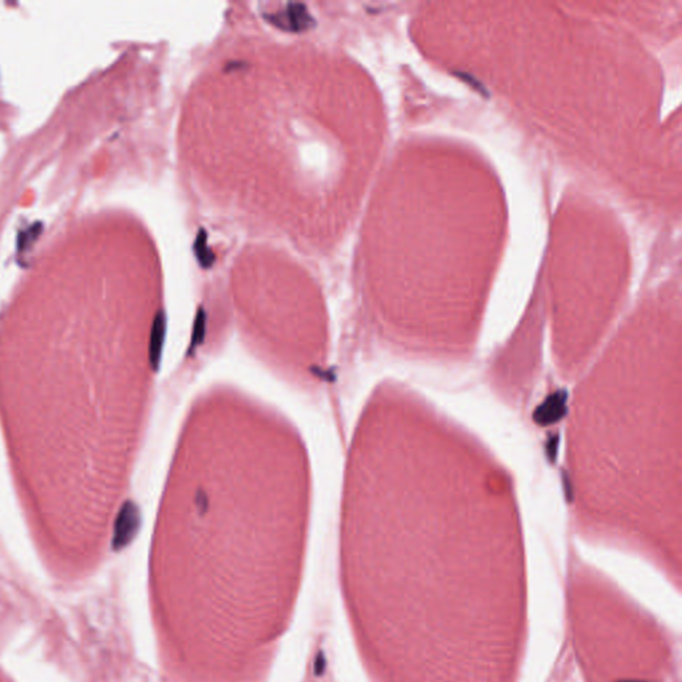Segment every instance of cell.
Returning a JSON list of instances; mask_svg holds the SVG:
<instances>
[{
	"instance_id": "cell-1",
	"label": "cell",
	"mask_w": 682,
	"mask_h": 682,
	"mask_svg": "<svg viewBox=\"0 0 682 682\" xmlns=\"http://www.w3.org/2000/svg\"><path fill=\"white\" fill-rule=\"evenodd\" d=\"M680 331H621L574 399L568 456L579 512L615 525H678Z\"/></svg>"
},
{
	"instance_id": "cell-2",
	"label": "cell",
	"mask_w": 682,
	"mask_h": 682,
	"mask_svg": "<svg viewBox=\"0 0 682 682\" xmlns=\"http://www.w3.org/2000/svg\"><path fill=\"white\" fill-rule=\"evenodd\" d=\"M130 511L131 508L128 505H124L116 518L113 540H112V547L115 550H119L125 547L134 535V518Z\"/></svg>"
},
{
	"instance_id": "cell-3",
	"label": "cell",
	"mask_w": 682,
	"mask_h": 682,
	"mask_svg": "<svg viewBox=\"0 0 682 682\" xmlns=\"http://www.w3.org/2000/svg\"><path fill=\"white\" fill-rule=\"evenodd\" d=\"M325 668H326V659H325L324 653H323V652H319L317 656H316V659H314V674H316V676H323Z\"/></svg>"
}]
</instances>
